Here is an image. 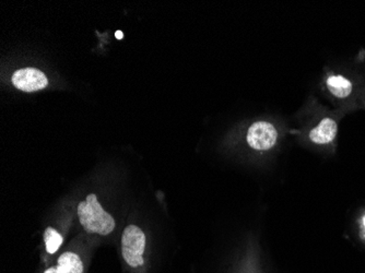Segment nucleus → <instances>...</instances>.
Segmentation results:
<instances>
[{"label": "nucleus", "instance_id": "obj_1", "mask_svg": "<svg viewBox=\"0 0 365 273\" xmlns=\"http://www.w3.org/2000/svg\"><path fill=\"white\" fill-rule=\"evenodd\" d=\"M80 223L88 233L108 235L115 229V221L110 213L104 211L96 195L91 194L78 206Z\"/></svg>", "mask_w": 365, "mask_h": 273}, {"label": "nucleus", "instance_id": "obj_2", "mask_svg": "<svg viewBox=\"0 0 365 273\" xmlns=\"http://www.w3.org/2000/svg\"><path fill=\"white\" fill-rule=\"evenodd\" d=\"M145 248V235L136 225H128L122 237V252L125 262L130 267L143 264V252Z\"/></svg>", "mask_w": 365, "mask_h": 273}, {"label": "nucleus", "instance_id": "obj_3", "mask_svg": "<svg viewBox=\"0 0 365 273\" xmlns=\"http://www.w3.org/2000/svg\"><path fill=\"white\" fill-rule=\"evenodd\" d=\"M247 143L258 151H266L276 145L278 133L274 125L267 122L254 123L247 131Z\"/></svg>", "mask_w": 365, "mask_h": 273}, {"label": "nucleus", "instance_id": "obj_4", "mask_svg": "<svg viewBox=\"0 0 365 273\" xmlns=\"http://www.w3.org/2000/svg\"><path fill=\"white\" fill-rule=\"evenodd\" d=\"M12 84L24 92H34L44 89L48 84L46 76L36 68H24L12 75Z\"/></svg>", "mask_w": 365, "mask_h": 273}, {"label": "nucleus", "instance_id": "obj_5", "mask_svg": "<svg viewBox=\"0 0 365 273\" xmlns=\"http://www.w3.org/2000/svg\"><path fill=\"white\" fill-rule=\"evenodd\" d=\"M337 123L331 118H324L317 128L309 133V139L317 145L330 143L337 135Z\"/></svg>", "mask_w": 365, "mask_h": 273}, {"label": "nucleus", "instance_id": "obj_6", "mask_svg": "<svg viewBox=\"0 0 365 273\" xmlns=\"http://www.w3.org/2000/svg\"><path fill=\"white\" fill-rule=\"evenodd\" d=\"M44 273H83V264L78 254L63 252L58 258V266L48 268Z\"/></svg>", "mask_w": 365, "mask_h": 273}, {"label": "nucleus", "instance_id": "obj_7", "mask_svg": "<svg viewBox=\"0 0 365 273\" xmlns=\"http://www.w3.org/2000/svg\"><path fill=\"white\" fill-rule=\"evenodd\" d=\"M327 87L329 91L339 98H348L352 92V83L342 76H331L328 78Z\"/></svg>", "mask_w": 365, "mask_h": 273}, {"label": "nucleus", "instance_id": "obj_8", "mask_svg": "<svg viewBox=\"0 0 365 273\" xmlns=\"http://www.w3.org/2000/svg\"><path fill=\"white\" fill-rule=\"evenodd\" d=\"M44 241L46 244V250L48 254H55L61 247V243H63V237L61 234L56 231V230L52 229V227H47L46 231L44 234Z\"/></svg>", "mask_w": 365, "mask_h": 273}, {"label": "nucleus", "instance_id": "obj_9", "mask_svg": "<svg viewBox=\"0 0 365 273\" xmlns=\"http://www.w3.org/2000/svg\"><path fill=\"white\" fill-rule=\"evenodd\" d=\"M115 36H116V38H118V40H122L123 36H124V34H123L122 31H116V33H115Z\"/></svg>", "mask_w": 365, "mask_h": 273}, {"label": "nucleus", "instance_id": "obj_10", "mask_svg": "<svg viewBox=\"0 0 365 273\" xmlns=\"http://www.w3.org/2000/svg\"><path fill=\"white\" fill-rule=\"evenodd\" d=\"M364 225H365V217H364Z\"/></svg>", "mask_w": 365, "mask_h": 273}]
</instances>
